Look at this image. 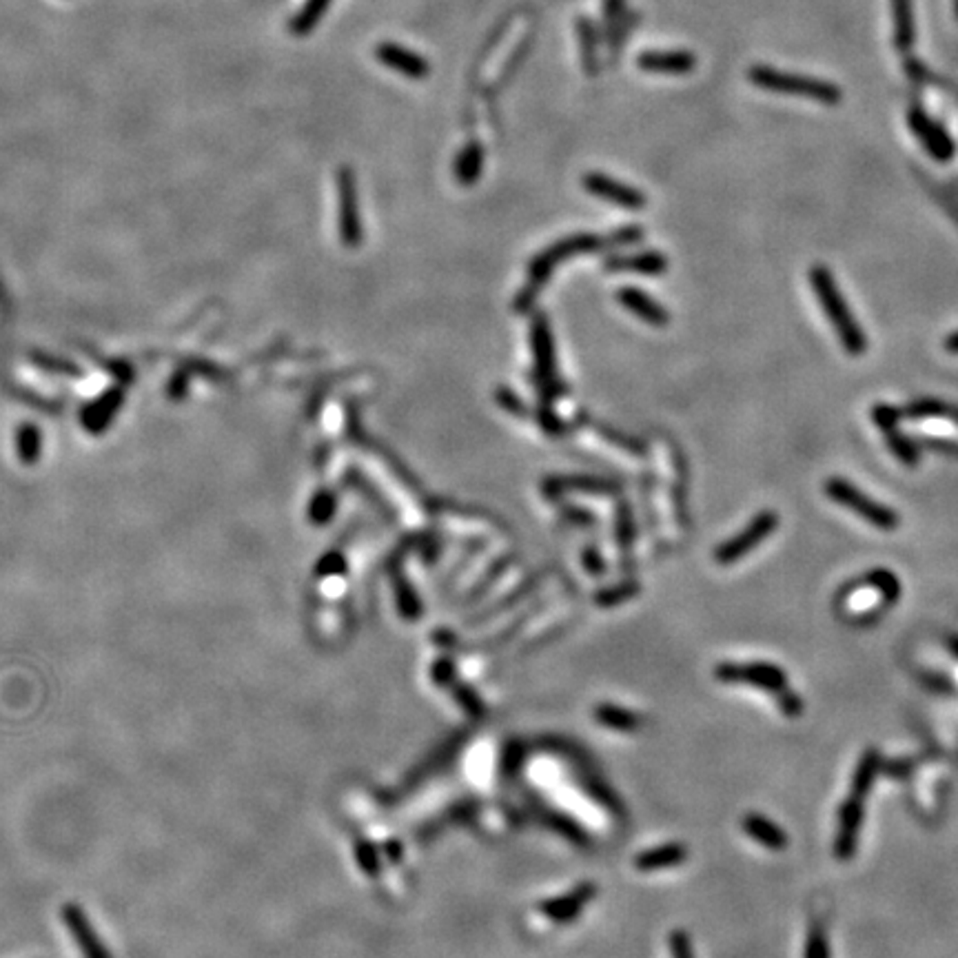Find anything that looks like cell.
Instances as JSON below:
<instances>
[{
	"label": "cell",
	"instance_id": "obj_24",
	"mask_svg": "<svg viewBox=\"0 0 958 958\" xmlns=\"http://www.w3.org/2000/svg\"><path fill=\"white\" fill-rule=\"evenodd\" d=\"M905 413L907 417L912 419H956L958 422V408L956 407H950V404L945 402H938V399H916V402H912L910 407H905Z\"/></svg>",
	"mask_w": 958,
	"mask_h": 958
},
{
	"label": "cell",
	"instance_id": "obj_36",
	"mask_svg": "<svg viewBox=\"0 0 958 958\" xmlns=\"http://www.w3.org/2000/svg\"><path fill=\"white\" fill-rule=\"evenodd\" d=\"M668 945H670L672 958H694L693 941H690V937L684 932V929H675V932H670V937H668Z\"/></svg>",
	"mask_w": 958,
	"mask_h": 958
},
{
	"label": "cell",
	"instance_id": "obj_30",
	"mask_svg": "<svg viewBox=\"0 0 958 958\" xmlns=\"http://www.w3.org/2000/svg\"><path fill=\"white\" fill-rule=\"evenodd\" d=\"M356 861L366 877H380V854H377L375 845L371 841L362 838V841L356 843Z\"/></svg>",
	"mask_w": 958,
	"mask_h": 958
},
{
	"label": "cell",
	"instance_id": "obj_13",
	"mask_svg": "<svg viewBox=\"0 0 958 958\" xmlns=\"http://www.w3.org/2000/svg\"><path fill=\"white\" fill-rule=\"evenodd\" d=\"M375 56L382 64H386L389 69H395L402 76L411 78V80H424V78L431 73V64L426 58H422L413 49L402 47V45L395 43H382L377 45Z\"/></svg>",
	"mask_w": 958,
	"mask_h": 958
},
{
	"label": "cell",
	"instance_id": "obj_10",
	"mask_svg": "<svg viewBox=\"0 0 958 958\" xmlns=\"http://www.w3.org/2000/svg\"><path fill=\"white\" fill-rule=\"evenodd\" d=\"M907 120H910V129L914 131V136L919 138L920 145L928 149V154L932 155L934 160H938V163H950V160L954 158V142H952V138L947 136V131L941 124L934 122V120L929 118L928 113L920 112V109H910Z\"/></svg>",
	"mask_w": 958,
	"mask_h": 958
},
{
	"label": "cell",
	"instance_id": "obj_43",
	"mask_svg": "<svg viewBox=\"0 0 958 958\" xmlns=\"http://www.w3.org/2000/svg\"><path fill=\"white\" fill-rule=\"evenodd\" d=\"M384 852H386V856H389V859L393 861V863H398V861L402 859V845H399V841H389V843H386Z\"/></svg>",
	"mask_w": 958,
	"mask_h": 958
},
{
	"label": "cell",
	"instance_id": "obj_32",
	"mask_svg": "<svg viewBox=\"0 0 958 958\" xmlns=\"http://www.w3.org/2000/svg\"><path fill=\"white\" fill-rule=\"evenodd\" d=\"M398 603H399V612H402V617H407V619H417L419 612H422V603H419V599L416 595V591L411 588V584H407V582L398 584Z\"/></svg>",
	"mask_w": 958,
	"mask_h": 958
},
{
	"label": "cell",
	"instance_id": "obj_8",
	"mask_svg": "<svg viewBox=\"0 0 958 958\" xmlns=\"http://www.w3.org/2000/svg\"><path fill=\"white\" fill-rule=\"evenodd\" d=\"M582 187L586 189L591 196L599 197V200H606V202H610V205L624 206V209L637 211L646 206V196H643V191L630 187V184L619 182V180L606 176V173H599V172L584 173Z\"/></svg>",
	"mask_w": 958,
	"mask_h": 958
},
{
	"label": "cell",
	"instance_id": "obj_20",
	"mask_svg": "<svg viewBox=\"0 0 958 958\" xmlns=\"http://www.w3.org/2000/svg\"><path fill=\"white\" fill-rule=\"evenodd\" d=\"M577 40H579V52H582V64L584 73H588L591 78H595L599 73V31L595 22L588 16L577 18Z\"/></svg>",
	"mask_w": 958,
	"mask_h": 958
},
{
	"label": "cell",
	"instance_id": "obj_23",
	"mask_svg": "<svg viewBox=\"0 0 958 958\" xmlns=\"http://www.w3.org/2000/svg\"><path fill=\"white\" fill-rule=\"evenodd\" d=\"M592 715H595L597 723L615 732H637L642 727V717L634 715L628 708L615 706V703H599Z\"/></svg>",
	"mask_w": 958,
	"mask_h": 958
},
{
	"label": "cell",
	"instance_id": "obj_28",
	"mask_svg": "<svg viewBox=\"0 0 958 958\" xmlns=\"http://www.w3.org/2000/svg\"><path fill=\"white\" fill-rule=\"evenodd\" d=\"M450 690H453V699L459 703V706H462V710L466 712L468 717L482 718L483 715H486V710H483V702L479 699V694L471 688V685L453 684L450 685Z\"/></svg>",
	"mask_w": 958,
	"mask_h": 958
},
{
	"label": "cell",
	"instance_id": "obj_12",
	"mask_svg": "<svg viewBox=\"0 0 958 958\" xmlns=\"http://www.w3.org/2000/svg\"><path fill=\"white\" fill-rule=\"evenodd\" d=\"M697 56L685 49H675V52L672 49H666V52L648 49L637 58L639 69H643L646 73H661V76H688L697 69Z\"/></svg>",
	"mask_w": 958,
	"mask_h": 958
},
{
	"label": "cell",
	"instance_id": "obj_41",
	"mask_svg": "<svg viewBox=\"0 0 958 958\" xmlns=\"http://www.w3.org/2000/svg\"><path fill=\"white\" fill-rule=\"evenodd\" d=\"M584 566H586L588 573H592V575L603 573V561L595 548H588V550L584 552Z\"/></svg>",
	"mask_w": 958,
	"mask_h": 958
},
{
	"label": "cell",
	"instance_id": "obj_14",
	"mask_svg": "<svg viewBox=\"0 0 958 958\" xmlns=\"http://www.w3.org/2000/svg\"><path fill=\"white\" fill-rule=\"evenodd\" d=\"M863 799L859 796H850L845 801V805L841 808V823H838V836L835 843V850L838 859H850L856 850V838H859V828L863 821Z\"/></svg>",
	"mask_w": 958,
	"mask_h": 958
},
{
	"label": "cell",
	"instance_id": "obj_18",
	"mask_svg": "<svg viewBox=\"0 0 958 958\" xmlns=\"http://www.w3.org/2000/svg\"><path fill=\"white\" fill-rule=\"evenodd\" d=\"M685 859H688V847L681 845V843H666V845L651 847V850L637 854L634 868L639 872H657V870L681 865Z\"/></svg>",
	"mask_w": 958,
	"mask_h": 958
},
{
	"label": "cell",
	"instance_id": "obj_4",
	"mask_svg": "<svg viewBox=\"0 0 958 958\" xmlns=\"http://www.w3.org/2000/svg\"><path fill=\"white\" fill-rule=\"evenodd\" d=\"M826 495L832 501H836L843 508L852 510V513L859 515L861 519H865L868 524H872L878 531H895L901 524L896 510H892L890 506H883L878 501H874L872 497L865 495L861 488H856L854 483H850L843 477H830L826 482Z\"/></svg>",
	"mask_w": 958,
	"mask_h": 958
},
{
	"label": "cell",
	"instance_id": "obj_11",
	"mask_svg": "<svg viewBox=\"0 0 958 958\" xmlns=\"http://www.w3.org/2000/svg\"><path fill=\"white\" fill-rule=\"evenodd\" d=\"M597 896V886L595 883H579L573 892L568 895H561L555 898H548V901L539 903V912H542L546 919L557 920V923H570L573 919H577L584 912V907Z\"/></svg>",
	"mask_w": 958,
	"mask_h": 958
},
{
	"label": "cell",
	"instance_id": "obj_16",
	"mask_svg": "<svg viewBox=\"0 0 958 958\" xmlns=\"http://www.w3.org/2000/svg\"><path fill=\"white\" fill-rule=\"evenodd\" d=\"M533 349H535V371L542 382H555V349H552L550 326L546 317L537 315L533 322Z\"/></svg>",
	"mask_w": 958,
	"mask_h": 958
},
{
	"label": "cell",
	"instance_id": "obj_1",
	"mask_svg": "<svg viewBox=\"0 0 958 958\" xmlns=\"http://www.w3.org/2000/svg\"><path fill=\"white\" fill-rule=\"evenodd\" d=\"M810 284H812L814 296L819 298L823 313L830 320L832 329L836 331L838 340H841L843 349L850 353L852 357H859L868 351V340H865L863 329L856 322L854 313L847 307L845 298L838 291L835 275L830 273L826 265H814L810 269Z\"/></svg>",
	"mask_w": 958,
	"mask_h": 958
},
{
	"label": "cell",
	"instance_id": "obj_25",
	"mask_svg": "<svg viewBox=\"0 0 958 958\" xmlns=\"http://www.w3.org/2000/svg\"><path fill=\"white\" fill-rule=\"evenodd\" d=\"M861 582H863L865 586H872L877 592H881L883 601L886 603H895L896 599L901 597V584H898L896 575L886 568L872 570V573L865 575Z\"/></svg>",
	"mask_w": 958,
	"mask_h": 958
},
{
	"label": "cell",
	"instance_id": "obj_19",
	"mask_svg": "<svg viewBox=\"0 0 958 958\" xmlns=\"http://www.w3.org/2000/svg\"><path fill=\"white\" fill-rule=\"evenodd\" d=\"M608 271H630V273H642V275H661L666 273L668 260L663 253L659 251H643L637 256H626V257H610L606 262Z\"/></svg>",
	"mask_w": 958,
	"mask_h": 958
},
{
	"label": "cell",
	"instance_id": "obj_3",
	"mask_svg": "<svg viewBox=\"0 0 958 958\" xmlns=\"http://www.w3.org/2000/svg\"><path fill=\"white\" fill-rule=\"evenodd\" d=\"M601 248V240H599L597 236H591V233H577V236H568L564 240H559V242H555L552 247L543 248L539 256H535L531 260V266H528V273H531V280H528V287L524 289L522 296L517 298V308L519 311H526L528 307L533 304V299H535L537 291L542 289V284L546 282L548 275L555 271V266L559 265V262L568 260V257H575V256H584V253H595Z\"/></svg>",
	"mask_w": 958,
	"mask_h": 958
},
{
	"label": "cell",
	"instance_id": "obj_27",
	"mask_svg": "<svg viewBox=\"0 0 958 958\" xmlns=\"http://www.w3.org/2000/svg\"><path fill=\"white\" fill-rule=\"evenodd\" d=\"M329 3L331 0H307V4H304L298 12V16L293 18L291 29L296 31L298 36L308 34V31L320 22V18L324 16V12L329 9Z\"/></svg>",
	"mask_w": 958,
	"mask_h": 958
},
{
	"label": "cell",
	"instance_id": "obj_6",
	"mask_svg": "<svg viewBox=\"0 0 958 958\" xmlns=\"http://www.w3.org/2000/svg\"><path fill=\"white\" fill-rule=\"evenodd\" d=\"M777 526H778V517L775 510H761V513H757V517H754L752 522H750L748 526L739 533V535L727 539V542H723L721 546L717 548L715 559L723 566L735 564L736 559H741V557H745L748 552H752L759 543L766 542V539L775 533Z\"/></svg>",
	"mask_w": 958,
	"mask_h": 958
},
{
	"label": "cell",
	"instance_id": "obj_31",
	"mask_svg": "<svg viewBox=\"0 0 958 958\" xmlns=\"http://www.w3.org/2000/svg\"><path fill=\"white\" fill-rule=\"evenodd\" d=\"M639 18H642V13H637V12H628V13H626L624 22H621V25L617 27L615 34H612L610 38L606 40V43H608V49H610V56H612V58L619 56V49H624L626 40H628L630 31L634 29V25H637Z\"/></svg>",
	"mask_w": 958,
	"mask_h": 958
},
{
	"label": "cell",
	"instance_id": "obj_2",
	"mask_svg": "<svg viewBox=\"0 0 958 958\" xmlns=\"http://www.w3.org/2000/svg\"><path fill=\"white\" fill-rule=\"evenodd\" d=\"M748 78L752 85L761 87V89L766 91H772V94L796 96V98L817 100V103L823 105H836L841 103L843 98L841 87L838 85H832V82L828 80H819V78L799 76V73L778 71V69L768 67V64H752L748 71Z\"/></svg>",
	"mask_w": 958,
	"mask_h": 958
},
{
	"label": "cell",
	"instance_id": "obj_15",
	"mask_svg": "<svg viewBox=\"0 0 958 958\" xmlns=\"http://www.w3.org/2000/svg\"><path fill=\"white\" fill-rule=\"evenodd\" d=\"M617 299H619L621 307L628 308L633 315H637L639 320H643L646 324L666 326L668 322H670V315H668L666 308H663L655 298H651L646 291H642V289H621V291L617 293Z\"/></svg>",
	"mask_w": 958,
	"mask_h": 958
},
{
	"label": "cell",
	"instance_id": "obj_35",
	"mask_svg": "<svg viewBox=\"0 0 958 958\" xmlns=\"http://www.w3.org/2000/svg\"><path fill=\"white\" fill-rule=\"evenodd\" d=\"M634 592H637V586H634V584H621V586L610 588V591L599 592V595L595 597V601H597V606H617V603L633 597Z\"/></svg>",
	"mask_w": 958,
	"mask_h": 958
},
{
	"label": "cell",
	"instance_id": "obj_26",
	"mask_svg": "<svg viewBox=\"0 0 958 958\" xmlns=\"http://www.w3.org/2000/svg\"><path fill=\"white\" fill-rule=\"evenodd\" d=\"M877 770H878V754L874 752V750H870V752H865V757L861 759L859 768H856V772H854V778H852V796L863 799V796L868 794L870 787H872V783H874V777H877Z\"/></svg>",
	"mask_w": 958,
	"mask_h": 958
},
{
	"label": "cell",
	"instance_id": "obj_38",
	"mask_svg": "<svg viewBox=\"0 0 958 958\" xmlns=\"http://www.w3.org/2000/svg\"><path fill=\"white\" fill-rule=\"evenodd\" d=\"M778 699V708H781V712L786 717H799L801 710H803V702H801L799 694L790 693V690H781V693L777 694Z\"/></svg>",
	"mask_w": 958,
	"mask_h": 958
},
{
	"label": "cell",
	"instance_id": "obj_34",
	"mask_svg": "<svg viewBox=\"0 0 958 958\" xmlns=\"http://www.w3.org/2000/svg\"><path fill=\"white\" fill-rule=\"evenodd\" d=\"M805 958H830V945H828L826 932L819 925L810 929L808 943H805Z\"/></svg>",
	"mask_w": 958,
	"mask_h": 958
},
{
	"label": "cell",
	"instance_id": "obj_22",
	"mask_svg": "<svg viewBox=\"0 0 958 958\" xmlns=\"http://www.w3.org/2000/svg\"><path fill=\"white\" fill-rule=\"evenodd\" d=\"M892 13H895V47L898 52H910L916 38L912 0H892Z\"/></svg>",
	"mask_w": 958,
	"mask_h": 958
},
{
	"label": "cell",
	"instance_id": "obj_21",
	"mask_svg": "<svg viewBox=\"0 0 958 958\" xmlns=\"http://www.w3.org/2000/svg\"><path fill=\"white\" fill-rule=\"evenodd\" d=\"M453 172L455 180H458L462 187H473L483 172V147L475 140L468 142L458 154Z\"/></svg>",
	"mask_w": 958,
	"mask_h": 958
},
{
	"label": "cell",
	"instance_id": "obj_29",
	"mask_svg": "<svg viewBox=\"0 0 958 958\" xmlns=\"http://www.w3.org/2000/svg\"><path fill=\"white\" fill-rule=\"evenodd\" d=\"M601 12H603V18H601L603 36H606V40H608L612 34H615L617 27L624 22L626 13H628V9H626V0H603Z\"/></svg>",
	"mask_w": 958,
	"mask_h": 958
},
{
	"label": "cell",
	"instance_id": "obj_5",
	"mask_svg": "<svg viewBox=\"0 0 958 958\" xmlns=\"http://www.w3.org/2000/svg\"><path fill=\"white\" fill-rule=\"evenodd\" d=\"M715 676L721 684H750L768 693L778 694L787 688V676L772 663H732L723 661L715 668Z\"/></svg>",
	"mask_w": 958,
	"mask_h": 958
},
{
	"label": "cell",
	"instance_id": "obj_9",
	"mask_svg": "<svg viewBox=\"0 0 958 958\" xmlns=\"http://www.w3.org/2000/svg\"><path fill=\"white\" fill-rule=\"evenodd\" d=\"M60 916H63L64 928L69 929V934H71L73 941H76L82 958H113L109 947H105V943L100 941L94 925L89 923V919H87V914L82 912V907L78 905V903H64Z\"/></svg>",
	"mask_w": 958,
	"mask_h": 958
},
{
	"label": "cell",
	"instance_id": "obj_17",
	"mask_svg": "<svg viewBox=\"0 0 958 958\" xmlns=\"http://www.w3.org/2000/svg\"><path fill=\"white\" fill-rule=\"evenodd\" d=\"M741 828H744V832L752 838V841H757L759 845L768 847V850L781 852L787 847L786 830L778 828L777 823L770 821L768 817H763V814H757V812L745 814L744 821H741Z\"/></svg>",
	"mask_w": 958,
	"mask_h": 958
},
{
	"label": "cell",
	"instance_id": "obj_44",
	"mask_svg": "<svg viewBox=\"0 0 958 958\" xmlns=\"http://www.w3.org/2000/svg\"><path fill=\"white\" fill-rule=\"evenodd\" d=\"M943 349H945L947 353H958V331L947 335L945 342H943Z\"/></svg>",
	"mask_w": 958,
	"mask_h": 958
},
{
	"label": "cell",
	"instance_id": "obj_39",
	"mask_svg": "<svg viewBox=\"0 0 958 958\" xmlns=\"http://www.w3.org/2000/svg\"><path fill=\"white\" fill-rule=\"evenodd\" d=\"M497 399H500V404H501V407H504L508 413H515V416H517V417H524V416H526V407H524V404H522V399H519L517 395L510 393L508 389H501L500 393H497Z\"/></svg>",
	"mask_w": 958,
	"mask_h": 958
},
{
	"label": "cell",
	"instance_id": "obj_40",
	"mask_svg": "<svg viewBox=\"0 0 958 958\" xmlns=\"http://www.w3.org/2000/svg\"><path fill=\"white\" fill-rule=\"evenodd\" d=\"M923 441L929 446V449L938 450V453H945V455H952V458H958V444H956V441L937 440V437H925Z\"/></svg>",
	"mask_w": 958,
	"mask_h": 958
},
{
	"label": "cell",
	"instance_id": "obj_45",
	"mask_svg": "<svg viewBox=\"0 0 958 958\" xmlns=\"http://www.w3.org/2000/svg\"><path fill=\"white\" fill-rule=\"evenodd\" d=\"M954 13H956V21H958V0H954Z\"/></svg>",
	"mask_w": 958,
	"mask_h": 958
},
{
	"label": "cell",
	"instance_id": "obj_42",
	"mask_svg": "<svg viewBox=\"0 0 958 958\" xmlns=\"http://www.w3.org/2000/svg\"><path fill=\"white\" fill-rule=\"evenodd\" d=\"M519 761H522V748H515V745H510V748L506 750V754H504V772L517 770Z\"/></svg>",
	"mask_w": 958,
	"mask_h": 958
},
{
	"label": "cell",
	"instance_id": "obj_37",
	"mask_svg": "<svg viewBox=\"0 0 958 958\" xmlns=\"http://www.w3.org/2000/svg\"><path fill=\"white\" fill-rule=\"evenodd\" d=\"M431 676H433V681H435V685H440V688H444V685H453L455 684V663L450 661L449 657L437 659L431 668Z\"/></svg>",
	"mask_w": 958,
	"mask_h": 958
},
{
	"label": "cell",
	"instance_id": "obj_33",
	"mask_svg": "<svg viewBox=\"0 0 958 958\" xmlns=\"http://www.w3.org/2000/svg\"><path fill=\"white\" fill-rule=\"evenodd\" d=\"M550 826L555 828V830H559L566 838H570L573 843H577V845H586V843H588L586 832H584L582 828H579V823H575L573 819L564 817V814H552Z\"/></svg>",
	"mask_w": 958,
	"mask_h": 958
},
{
	"label": "cell",
	"instance_id": "obj_7",
	"mask_svg": "<svg viewBox=\"0 0 958 958\" xmlns=\"http://www.w3.org/2000/svg\"><path fill=\"white\" fill-rule=\"evenodd\" d=\"M872 419L877 424V428L881 431L883 440H886L887 449L895 453V458L903 466L916 468L920 462L919 446L905 435V433L898 431V411L890 404H877L872 408Z\"/></svg>",
	"mask_w": 958,
	"mask_h": 958
}]
</instances>
